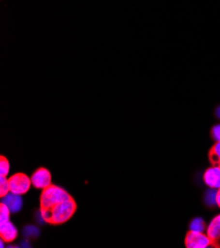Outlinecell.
<instances>
[{"instance_id": "d6986e66", "label": "cell", "mask_w": 220, "mask_h": 248, "mask_svg": "<svg viewBox=\"0 0 220 248\" xmlns=\"http://www.w3.org/2000/svg\"><path fill=\"white\" fill-rule=\"evenodd\" d=\"M216 205L220 208V188L217 189V194H216Z\"/></svg>"}, {"instance_id": "ffe728a7", "label": "cell", "mask_w": 220, "mask_h": 248, "mask_svg": "<svg viewBox=\"0 0 220 248\" xmlns=\"http://www.w3.org/2000/svg\"><path fill=\"white\" fill-rule=\"evenodd\" d=\"M21 245H22V247H30V243H29V241H27V240L23 241V242L21 243Z\"/></svg>"}, {"instance_id": "9c48e42d", "label": "cell", "mask_w": 220, "mask_h": 248, "mask_svg": "<svg viewBox=\"0 0 220 248\" xmlns=\"http://www.w3.org/2000/svg\"><path fill=\"white\" fill-rule=\"evenodd\" d=\"M18 234V231L16 227L12 224L11 221H6L3 224H0V236L6 242L13 241Z\"/></svg>"}, {"instance_id": "52a82bcc", "label": "cell", "mask_w": 220, "mask_h": 248, "mask_svg": "<svg viewBox=\"0 0 220 248\" xmlns=\"http://www.w3.org/2000/svg\"><path fill=\"white\" fill-rule=\"evenodd\" d=\"M204 181L205 185L212 189L220 188V167H209L204 173Z\"/></svg>"}, {"instance_id": "e0dca14e", "label": "cell", "mask_w": 220, "mask_h": 248, "mask_svg": "<svg viewBox=\"0 0 220 248\" xmlns=\"http://www.w3.org/2000/svg\"><path fill=\"white\" fill-rule=\"evenodd\" d=\"M211 137L215 141H220V124L219 125H215L212 129H211Z\"/></svg>"}, {"instance_id": "8992f818", "label": "cell", "mask_w": 220, "mask_h": 248, "mask_svg": "<svg viewBox=\"0 0 220 248\" xmlns=\"http://www.w3.org/2000/svg\"><path fill=\"white\" fill-rule=\"evenodd\" d=\"M206 234L210 239L211 246L220 248V215L216 216L206 230Z\"/></svg>"}, {"instance_id": "4fadbf2b", "label": "cell", "mask_w": 220, "mask_h": 248, "mask_svg": "<svg viewBox=\"0 0 220 248\" xmlns=\"http://www.w3.org/2000/svg\"><path fill=\"white\" fill-rule=\"evenodd\" d=\"M10 192L9 182L5 176H0V197H4Z\"/></svg>"}, {"instance_id": "44dd1931", "label": "cell", "mask_w": 220, "mask_h": 248, "mask_svg": "<svg viewBox=\"0 0 220 248\" xmlns=\"http://www.w3.org/2000/svg\"><path fill=\"white\" fill-rule=\"evenodd\" d=\"M4 240L3 239H1V242H0V247H1V248H3V247H5L4 246V242H3Z\"/></svg>"}, {"instance_id": "6da1fadb", "label": "cell", "mask_w": 220, "mask_h": 248, "mask_svg": "<svg viewBox=\"0 0 220 248\" xmlns=\"http://www.w3.org/2000/svg\"><path fill=\"white\" fill-rule=\"evenodd\" d=\"M76 203L70 198L47 211H42L46 222L53 225H61L69 220L76 211Z\"/></svg>"}, {"instance_id": "5bb4252c", "label": "cell", "mask_w": 220, "mask_h": 248, "mask_svg": "<svg viewBox=\"0 0 220 248\" xmlns=\"http://www.w3.org/2000/svg\"><path fill=\"white\" fill-rule=\"evenodd\" d=\"M10 210L9 208L1 203L0 205V224H3V222H6L9 220V215H10Z\"/></svg>"}, {"instance_id": "9a60e30c", "label": "cell", "mask_w": 220, "mask_h": 248, "mask_svg": "<svg viewBox=\"0 0 220 248\" xmlns=\"http://www.w3.org/2000/svg\"><path fill=\"white\" fill-rule=\"evenodd\" d=\"M216 190L217 189L210 188V190L207 191V193L205 195V202L207 205H209V206L216 205V194H217Z\"/></svg>"}, {"instance_id": "ba28073f", "label": "cell", "mask_w": 220, "mask_h": 248, "mask_svg": "<svg viewBox=\"0 0 220 248\" xmlns=\"http://www.w3.org/2000/svg\"><path fill=\"white\" fill-rule=\"evenodd\" d=\"M1 203L5 204L11 213L15 214L18 213L23 206V200L21 198V195L14 194L12 192H9L4 197H1Z\"/></svg>"}, {"instance_id": "3957f363", "label": "cell", "mask_w": 220, "mask_h": 248, "mask_svg": "<svg viewBox=\"0 0 220 248\" xmlns=\"http://www.w3.org/2000/svg\"><path fill=\"white\" fill-rule=\"evenodd\" d=\"M8 182L10 192L17 195L27 193L32 185L31 179L26 174H24V173H17V174L12 175L8 179Z\"/></svg>"}, {"instance_id": "277c9868", "label": "cell", "mask_w": 220, "mask_h": 248, "mask_svg": "<svg viewBox=\"0 0 220 248\" xmlns=\"http://www.w3.org/2000/svg\"><path fill=\"white\" fill-rule=\"evenodd\" d=\"M185 245L187 248H206L211 245V243L207 234L190 231L186 235Z\"/></svg>"}, {"instance_id": "7a4b0ae2", "label": "cell", "mask_w": 220, "mask_h": 248, "mask_svg": "<svg viewBox=\"0 0 220 248\" xmlns=\"http://www.w3.org/2000/svg\"><path fill=\"white\" fill-rule=\"evenodd\" d=\"M71 196L62 188L51 185L44 189L41 195V211H47L54 208L56 205L70 199Z\"/></svg>"}, {"instance_id": "30bf717a", "label": "cell", "mask_w": 220, "mask_h": 248, "mask_svg": "<svg viewBox=\"0 0 220 248\" xmlns=\"http://www.w3.org/2000/svg\"><path fill=\"white\" fill-rule=\"evenodd\" d=\"M208 157L211 165L220 167V141H216V143L210 148Z\"/></svg>"}, {"instance_id": "2e32d148", "label": "cell", "mask_w": 220, "mask_h": 248, "mask_svg": "<svg viewBox=\"0 0 220 248\" xmlns=\"http://www.w3.org/2000/svg\"><path fill=\"white\" fill-rule=\"evenodd\" d=\"M9 172V162L8 160L4 157L1 156L0 157V176H7Z\"/></svg>"}, {"instance_id": "5b68a950", "label": "cell", "mask_w": 220, "mask_h": 248, "mask_svg": "<svg viewBox=\"0 0 220 248\" xmlns=\"http://www.w3.org/2000/svg\"><path fill=\"white\" fill-rule=\"evenodd\" d=\"M32 185L37 189H45L52 185V175L45 168H39L31 177Z\"/></svg>"}, {"instance_id": "7c38bea8", "label": "cell", "mask_w": 220, "mask_h": 248, "mask_svg": "<svg viewBox=\"0 0 220 248\" xmlns=\"http://www.w3.org/2000/svg\"><path fill=\"white\" fill-rule=\"evenodd\" d=\"M23 233L25 235V237L30 238V237H37L40 235V231L38 228L35 226H27L24 228Z\"/></svg>"}, {"instance_id": "ac0fdd59", "label": "cell", "mask_w": 220, "mask_h": 248, "mask_svg": "<svg viewBox=\"0 0 220 248\" xmlns=\"http://www.w3.org/2000/svg\"><path fill=\"white\" fill-rule=\"evenodd\" d=\"M36 220L39 222V224H43L44 221H45L44 217V215H43V213H42L41 210L36 214Z\"/></svg>"}, {"instance_id": "8fae6325", "label": "cell", "mask_w": 220, "mask_h": 248, "mask_svg": "<svg viewBox=\"0 0 220 248\" xmlns=\"http://www.w3.org/2000/svg\"><path fill=\"white\" fill-rule=\"evenodd\" d=\"M205 222L201 217H195L191 220L190 225V231L199 232H205Z\"/></svg>"}]
</instances>
